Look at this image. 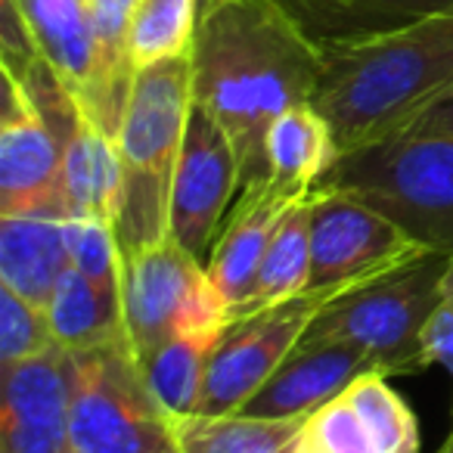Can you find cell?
I'll return each mask as SVG.
<instances>
[{
  "instance_id": "obj_8",
  "label": "cell",
  "mask_w": 453,
  "mask_h": 453,
  "mask_svg": "<svg viewBox=\"0 0 453 453\" xmlns=\"http://www.w3.org/2000/svg\"><path fill=\"white\" fill-rule=\"evenodd\" d=\"M426 252L401 224L348 189L311 193V286L348 292Z\"/></svg>"
},
{
  "instance_id": "obj_3",
  "label": "cell",
  "mask_w": 453,
  "mask_h": 453,
  "mask_svg": "<svg viewBox=\"0 0 453 453\" xmlns=\"http://www.w3.org/2000/svg\"><path fill=\"white\" fill-rule=\"evenodd\" d=\"M193 112V59L174 57L137 69L115 146L121 158V205L115 234L121 255L171 236V187Z\"/></svg>"
},
{
  "instance_id": "obj_17",
  "label": "cell",
  "mask_w": 453,
  "mask_h": 453,
  "mask_svg": "<svg viewBox=\"0 0 453 453\" xmlns=\"http://www.w3.org/2000/svg\"><path fill=\"white\" fill-rule=\"evenodd\" d=\"M267 177L292 196H308L320 187L339 158V143L326 115L314 103H298L273 119L265 137Z\"/></svg>"
},
{
  "instance_id": "obj_21",
  "label": "cell",
  "mask_w": 453,
  "mask_h": 453,
  "mask_svg": "<svg viewBox=\"0 0 453 453\" xmlns=\"http://www.w3.org/2000/svg\"><path fill=\"white\" fill-rule=\"evenodd\" d=\"M220 335H224V329H218V333L171 335L165 345H158L140 364L152 397H156L158 407L174 422L199 413L208 360H211L214 345L220 342Z\"/></svg>"
},
{
  "instance_id": "obj_20",
  "label": "cell",
  "mask_w": 453,
  "mask_h": 453,
  "mask_svg": "<svg viewBox=\"0 0 453 453\" xmlns=\"http://www.w3.org/2000/svg\"><path fill=\"white\" fill-rule=\"evenodd\" d=\"M304 416H187L177 419L180 453H296Z\"/></svg>"
},
{
  "instance_id": "obj_15",
  "label": "cell",
  "mask_w": 453,
  "mask_h": 453,
  "mask_svg": "<svg viewBox=\"0 0 453 453\" xmlns=\"http://www.w3.org/2000/svg\"><path fill=\"white\" fill-rule=\"evenodd\" d=\"M72 265L65 220L50 214H0V283L47 311L53 289Z\"/></svg>"
},
{
  "instance_id": "obj_32",
  "label": "cell",
  "mask_w": 453,
  "mask_h": 453,
  "mask_svg": "<svg viewBox=\"0 0 453 453\" xmlns=\"http://www.w3.org/2000/svg\"><path fill=\"white\" fill-rule=\"evenodd\" d=\"M447 438H453V434H447Z\"/></svg>"
},
{
  "instance_id": "obj_2",
  "label": "cell",
  "mask_w": 453,
  "mask_h": 453,
  "mask_svg": "<svg viewBox=\"0 0 453 453\" xmlns=\"http://www.w3.org/2000/svg\"><path fill=\"white\" fill-rule=\"evenodd\" d=\"M453 84V7L357 41L320 44L314 106L339 152L388 137Z\"/></svg>"
},
{
  "instance_id": "obj_30",
  "label": "cell",
  "mask_w": 453,
  "mask_h": 453,
  "mask_svg": "<svg viewBox=\"0 0 453 453\" xmlns=\"http://www.w3.org/2000/svg\"><path fill=\"white\" fill-rule=\"evenodd\" d=\"M438 453H453V438H447V441H444V447H441Z\"/></svg>"
},
{
  "instance_id": "obj_25",
  "label": "cell",
  "mask_w": 453,
  "mask_h": 453,
  "mask_svg": "<svg viewBox=\"0 0 453 453\" xmlns=\"http://www.w3.org/2000/svg\"><path fill=\"white\" fill-rule=\"evenodd\" d=\"M65 246L72 267L103 292L121 298V242L103 218H65Z\"/></svg>"
},
{
  "instance_id": "obj_24",
  "label": "cell",
  "mask_w": 453,
  "mask_h": 453,
  "mask_svg": "<svg viewBox=\"0 0 453 453\" xmlns=\"http://www.w3.org/2000/svg\"><path fill=\"white\" fill-rule=\"evenodd\" d=\"M379 453H419V426L413 410L388 385L385 372H366L345 388Z\"/></svg>"
},
{
  "instance_id": "obj_27",
  "label": "cell",
  "mask_w": 453,
  "mask_h": 453,
  "mask_svg": "<svg viewBox=\"0 0 453 453\" xmlns=\"http://www.w3.org/2000/svg\"><path fill=\"white\" fill-rule=\"evenodd\" d=\"M53 345L47 311L35 308L10 286L0 283V370L28 360Z\"/></svg>"
},
{
  "instance_id": "obj_13",
  "label": "cell",
  "mask_w": 453,
  "mask_h": 453,
  "mask_svg": "<svg viewBox=\"0 0 453 453\" xmlns=\"http://www.w3.org/2000/svg\"><path fill=\"white\" fill-rule=\"evenodd\" d=\"M296 199L302 196L280 189L271 177L249 180L240 187V199L230 208L224 230L218 234L211 255H208V277L224 292V298L234 308V317L252 298L267 246L277 234L280 218Z\"/></svg>"
},
{
  "instance_id": "obj_22",
  "label": "cell",
  "mask_w": 453,
  "mask_h": 453,
  "mask_svg": "<svg viewBox=\"0 0 453 453\" xmlns=\"http://www.w3.org/2000/svg\"><path fill=\"white\" fill-rule=\"evenodd\" d=\"M311 286V193L296 199L280 218L249 304L236 317L273 308V304L308 292ZM234 317V320H236Z\"/></svg>"
},
{
  "instance_id": "obj_31",
  "label": "cell",
  "mask_w": 453,
  "mask_h": 453,
  "mask_svg": "<svg viewBox=\"0 0 453 453\" xmlns=\"http://www.w3.org/2000/svg\"><path fill=\"white\" fill-rule=\"evenodd\" d=\"M65 453H78V450H72V447H69V450H65Z\"/></svg>"
},
{
  "instance_id": "obj_14",
  "label": "cell",
  "mask_w": 453,
  "mask_h": 453,
  "mask_svg": "<svg viewBox=\"0 0 453 453\" xmlns=\"http://www.w3.org/2000/svg\"><path fill=\"white\" fill-rule=\"evenodd\" d=\"M382 372L348 342H298L296 351L273 370V376L246 401L240 413L252 416H311L339 397L354 379Z\"/></svg>"
},
{
  "instance_id": "obj_19",
  "label": "cell",
  "mask_w": 453,
  "mask_h": 453,
  "mask_svg": "<svg viewBox=\"0 0 453 453\" xmlns=\"http://www.w3.org/2000/svg\"><path fill=\"white\" fill-rule=\"evenodd\" d=\"M47 323L59 348L69 354L94 351L125 335L121 298L103 292L78 267H65L47 302Z\"/></svg>"
},
{
  "instance_id": "obj_18",
  "label": "cell",
  "mask_w": 453,
  "mask_h": 453,
  "mask_svg": "<svg viewBox=\"0 0 453 453\" xmlns=\"http://www.w3.org/2000/svg\"><path fill=\"white\" fill-rule=\"evenodd\" d=\"M280 4L317 47L382 35L453 7V0H280Z\"/></svg>"
},
{
  "instance_id": "obj_4",
  "label": "cell",
  "mask_w": 453,
  "mask_h": 453,
  "mask_svg": "<svg viewBox=\"0 0 453 453\" xmlns=\"http://www.w3.org/2000/svg\"><path fill=\"white\" fill-rule=\"evenodd\" d=\"M320 187L360 196L419 246L453 255V134L385 137L339 152Z\"/></svg>"
},
{
  "instance_id": "obj_12",
  "label": "cell",
  "mask_w": 453,
  "mask_h": 453,
  "mask_svg": "<svg viewBox=\"0 0 453 453\" xmlns=\"http://www.w3.org/2000/svg\"><path fill=\"white\" fill-rule=\"evenodd\" d=\"M0 453H65L72 416V354L53 342L0 370Z\"/></svg>"
},
{
  "instance_id": "obj_9",
  "label": "cell",
  "mask_w": 453,
  "mask_h": 453,
  "mask_svg": "<svg viewBox=\"0 0 453 453\" xmlns=\"http://www.w3.org/2000/svg\"><path fill=\"white\" fill-rule=\"evenodd\" d=\"M339 292L308 289L296 298L236 317L224 329L214 354L208 360L205 388H202L196 416H226L240 413L246 401L273 376L280 364L296 351L314 317L326 308Z\"/></svg>"
},
{
  "instance_id": "obj_11",
  "label": "cell",
  "mask_w": 453,
  "mask_h": 453,
  "mask_svg": "<svg viewBox=\"0 0 453 453\" xmlns=\"http://www.w3.org/2000/svg\"><path fill=\"white\" fill-rule=\"evenodd\" d=\"M0 214L69 218L63 137L53 131L16 72L4 69L0 109Z\"/></svg>"
},
{
  "instance_id": "obj_6",
  "label": "cell",
  "mask_w": 453,
  "mask_h": 453,
  "mask_svg": "<svg viewBox=\"0 0 453 453\" xmlns=\"http://www.w3.org/2000/svg\"><path fill=\"white\" fill-rule=\"evenodd\" d=\"M69 441L78 453H180L127 339L72 354Z\"/></svg>"
},
{
  "instance_id": "obj_5",
  "label": "cell",
  "mask_w": 453,
  "mask_h": 453,
  "mask_svg": "<svg viewBox=\"0 0 453 453\" xmlns=\"http://www.w3.org/2000/svg\"><path fill=\"white\" fill-rule=\"evenodd\" d=\"M450 255L426 249L407 265L342 292L308 326L302 342H348L385 376L426 370L422 335L441 298Z\"/></svg>"
},
{
  "instance_id": "obj_10",
  "label": "cell",
  "mask_w": 453,
  "mask_h": 453,
  "mask_svg": "<svg viewBox=\"0 0 453 453\" xmlns=\"http://www.w3.org/2000/svg\"><path fill=\"white\" fill-rule=\"evenodd\" d=\"M242 187L234 140L193 100L171 187V236L193 258H208L230 199Z\"/></svg>"
},
{
  "instance_id": "obj_16",
  "label": "cell",
  "mask_w": 453,
  "mask_h": 453,
  "mask_svg": "<svg viewBox=\"0 0 453 453\" xmlns=\"http://www.w3.org/2000/svg\"><path fill=\"white\" fill-rule=\"evenodd\" d=\"M19 7L47 65L75 94V100L88 112H94L100 72H96L88 0H19Z\"/></svg>"
},
{
  "instance_id": "obj_23",
  "label": "cell",
  "mask_w": 453,
  "mask_h": 453,
  "mask_svg": "<svg viewBox=\"0 0 453 453\" xmlns=\"http://www.w3.org/2000/svg\"><path fill=\"white\" fill-rule=\"evenodd\" d=\"M199 0H140L134 10L127 57L131 69H146L162 59L187 57L193 50Z\"/></svg>"
},
{
  "instance_id": "obj_26",
  "label": "cell",
  "mask_w": 453,
  "mask_h": 453,
  "mask_svg": "<svg viewBox=\"0 0 453 453\" xmlns=\"http://www.w3.org/2000/svg\"><path fill=\"white\" fill-rule=\"evenodd\" d=\"M296 453H379L366 432L364 419L351 401L342 391L329 403L317 407L311 416H304V426L298 432Z\"/></svg>"
},
{
  "instance_id": "obj_1",
  "label": "cell",
  "mask_w": 453,
  "mask_h": 453,
  "mask_svg": "<svg viewBox=\"0 0 453 453\" xmlns=\"http://www.w3.org/2000/svg\"><path fill=\"white\" fill-rule=\"evenodd\" d=\"M189 59L193 100L234 140L242 183L267 177V127L314 103L320 47L280 0H199Z\"/></svg>"
},
{
  "instance_id": "obj_7",
  "label": "cell",
  "mask_w": 453,
  "mask_h": 453,
  "mask_svg": "<svg viewBox=\"0 0 453 453\" xmlns=\"http://www.w3.org/2000/svg\"><path fill=\"white\" fill-rule=\"evenodd\" d=\"M125 339L137 364L180 333H218L234 323V308L208 277V267L174 236L121 255Z\"/></svg>"
},
{
  "instance_id": "obj_28",
  "label": "cell",
  "mask_w": 453,
  "mask_h": 453,
  "mask_svg": "<svg viewBox=\"0 0 453 453\" xmlns=\"http://www.w3.org/2000/svg\"><path fill=\"white\" fill-rule=\"evenodd\" d=\"M422 357H426V370L428 366H441L453 379V255L450 265H447L444 283H441L438 308H434L432 320L426 326V335H422Z\"/></svg>"
},
{
  "instance_id": "obj_29",
  "label": "cell",
  "mask_w": 453,
  "mask_h": 453,
  "mask_svg": "<svg viewBox=\"0 0 453 453\" xmlns=\"http://www.w3.org/2000/svg\"><path fill=\"white\" fill-rule=\"evenodd\" d=\"M422 134H453V84L441 90L434 100H428L422 109H416L388 137H422Z\"/></svg>"
}]
</instances>
